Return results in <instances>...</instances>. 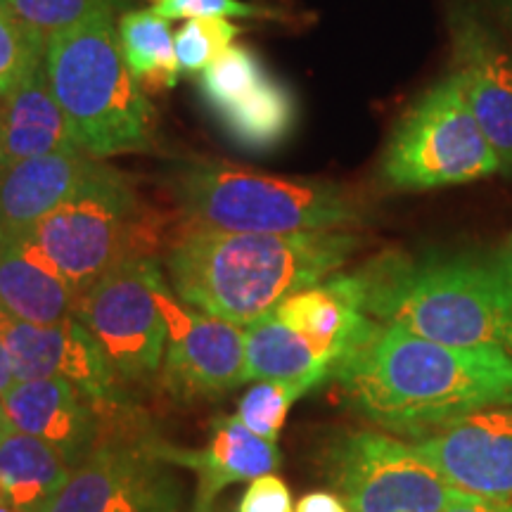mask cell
<instances>
[{"instance_id":"cell-1","label":"cell","mask_w":512,"mask_h":512,"mask_svg":"<svg viewBox=\"0 0 512 512\" xmlns=\"http://www.w3.org/2000/svg\"><path fill=\"white\" fill-rule=\"evenodd\" d=\"M332 380L356 413L382 432L430 439L467 415L512 406V358L458 349L377 323L337 361Z\"/></svg>"},{"instance_id":"cell-2","label":"cell","mask_w":512,"mask_h":512,"mask_svg":"<svg viewBox=\"0 0 512 512\" xmlns=\"http://www.w3.org/2000/svg\"><path fill=\"white\" fill-rule=\"evenodd\" d=\"M363 245L356 230L271 235L181 226L164 266L183 304L247 328L294 292L342 271Z\"/></svg>"},{"instance_id":"cell-3","label":"cell","mask_w":512,"mask_h":512,"mask_svg":"<svg viewBox=\"0 0 512 512\" xmlns=\"http://www.w3.org/2000/svg\"><path fill=\"white\" fill-rule=\"evenodd\" d=\"M354 273L363 309L377 323L512 358V264L505 252H389Z\"/></svg>"},{"instance_id":"cell-4","label":"cell","mask_w":512,"mask_h":512,"mask_svg":"<svg viewBox=\"0 0 512 512\" xmlns=\"http://www.w3.org/2000/svg\"><path fill=\"white\" fill-rule=\"evenodd\" d=\"M166 185L183 226L192 228L280 235L358 230L370 221L358 192L320 178L271 176L197 159L178 164Z\"/></svg>"},{"instance_id":"cell-5","label":"cell","mask_w":512,"mask_h":512,"mask_svg":"<svg viewBox=\"0 0 512 512\" xmlns=\"http://www.w3.org/2000/svg\"><path fill=\"white\" fill-rule=\"evenodd\" d=\"M46 72L83 152L105 162L155 143V107L126 64L114 15H98L50 36Z\"/></svg>"},{"instance_id":"cell-6","label":"cell","mask_w":512,"mask_h":512,"mask_svg":"<svg viewBox=\"0 0 512 512\" xmlns=\"http://www.w3.org/2000/svg\"><path fill=\"white\" fill-rule=\"evenodd\" d=\"M159 238L162 226L131 176L100 159L67 202L15 240L79 297L124 261L155 256Z\"/></svg>"},{"instance_id":"cell-7","label":"cell","mask_w":512,"mask_h":512,"mask_svg":"<svg viewBox=\"0 0 512 512\" xmlns=\"http://www.w3.org/2000/svg\"><path fill=\"white\" fill-rule=\"evenodd\" d=\"M496 174L501 162L453 72L403 112L380 159L382 183L396 192L463 185Z\"/></svg>"},{"instance_id":"cell-8","label":"cell","mask_w":512,"mask_h":512,"mask_svg":"<svg viewBox=\"0 0 512 512\" xmlns=\"http://www.w3.org/2000/svg\"><path fill=\"white\" fill-rule=\"evenodd\" d=\"M323 472L351 512H444L463 496L413 441L377 430L335 434Z\"/></svg>"},{"instance_id":"cell-9","label":"cell","mask_w":512,"mask_h":512,"mask_svg":"<svg viewBox=\"0 0 512 512\" xmlns=\"http://www.w3.org/2000/svg\"><path fill=\"white\" fill-rule=\"evenodd\" d=\"M164 285L157 256H136L76 297L74 318L91 332L119 382L147 380L164 366L169 342L159 299Z\"/></svg>"},{"instance_id":"cell-10","label":"cell","mask_w":512,"mask_h":512,"mask_svg":"<svg viewBox=\"0 0 512 512\" xmlns=\"http://www.w3.org/2000/svg\"><path fill=\"white\" fill-rule=\"evenodd\" d=\"M41 512H183V484L157 441H98Z\"/></svg>"},{"instance_id":"cell-11","label":"cell","mask_w":512,"mask_h":512,"mask_svg":"<svg viewBox=\"0 0 512 512\" xmlns=\"http://www.w3.org/2000/svg\"><path fill=\"white\" fill-rule=\"evenodd\" d=\"M200 95L221 131L256 155L283 145L297 126L294 93L245 46H230L204 69Z\"/></svg>"},{"instance_id":"cell-12","label":"cell","mask_w":512,"mask_h":512,"mask_svg":"<svg viewBox=\"0 0 512 512\" xmlns=\"http://www.w3.org/2000/svg\"><path fill=\"white\" fill-rule=\"evenodd\" d=\"M159 299L169 323L162 382L176 399H204L249 382L245 328L183 304L169 278Z\"/></svg>"},{"instance_id":"cell-13","label":"cell","mask_w":512,"mask_h":512,"mask_svg":"<svg viewBox=\"0 0 512 512\" xmlns=\"http://www.w3.org/2000/svg\"><path fill=\"white\" fill-rule=\"evenodd\" d=\"M0 342L8 349L17 382L62 377L95 408L119 403L117 373L91 332L76 318L57 325H36L0 311Z\"/></svg>"},{"instance_id":"cell-14","label":"cell","mask_w":512,"mask_h":512,"mask_svg":"<svg viewBox=\"0 0 512 512\" xmlns=\"http://www.w3.org/2000/svg\"><path fill=\"white\" fill-rule=\"evenodd\" d=\"M451 72L494 147L501 174L512 176V50L475 10H451Z\"/></svg>"},{"instance_id":"cell-15","label":"cell","mask_w":512,"mask_h":512,"mask_svg":"<svg viewBox=\"0 0 512 512\" xmlns=\"http://www.w3.org/2000/svg\"><path fill=\"white\" fill-rule=\"evenodd\" d=\"M453 489L512 501V406H494L413 441Z\"/></svg>"},{"instance_id":"cell-16","label":"cell","mask_w":512,"mask_h":512,"mask_svg":"<svg viewBox=\"0 0 512 512\" xmlns=\"http://www.w3.org/2000/svg\"><path fill=\"white\" fill-rule=\"evenodd\" d=\"M3 411L10 430L55 446L74 467L100 441L95 406L62 377L15 382L3 394Z\"/></svg>"},{"instance_id":"cell-17","label":"cell","mask_w":512,"mask_h":512,"mask_svg":"<svg viewBox=\"0 0 512 512\" xmlns=\"http://www.w3.org/2000/svg\"><path fill=\"white\" fill-rule=\"evenodd\" d=\"M100 159L53 152L0 166V240H15L69 200Z\"/></svg>"},{"instance_id":"cell-18","label":"cell","mask_w":512,"mask_h":512,"mask_svg":"<svg viewBox=\"0 0 512 512\" xmlns=\"http://www.w3.org/2000/svg\"><path fill=\"white\" fill-rule=\"evenodd\" d=\"M157 451L171 465H185L197 475V491L192 512H211L216 496L230 484L252 482L261 475H271L283 463L275 441L256 437L242 425L238 415L214 422L207 446L188 448L166 446L157 441Z\"/></svg>"},{"instance_id":"cell-19","label":"cell","mask_w":512,"mask_h":512,"mask_svg":"<svg viewBox=\"0 0 512 512\" xmlns=\"http://www.w3.org/2000/svg\"><path fill=\"white\" fill-rule=\"evenodd\" d=\"M271 313L290 330L330 351L337 361L375 325L363 309V290L354 271H339L323 283L294 292Z\"/></svg>"},{"instance_id":"cell-20","label":"cell","mask_w":512,"mask_h":512,"mask_svg":"<svg viewBox=\"0 0 512 512\" xmlns=\"http://www.w3.org/2000/svg\"><path fill=\"white\" fill-rule=\"evenodd\" d=\"M72 150L81 147L57 105L43 55V60L0 98V166Z\"/></svg>"},{"instance_id":"cell-21","label":"cell","mask_w":512,"mask_h":512,"mask_svg":"<svg viewBox=\"0 0 512 512\" xmlns=\"http://www.w3.org/2000/svg\"><path fill=\"white\" fill-rule=\"evenodd\" d=\"M76 292L22 242L0 240V311L36 325L74 318Z\"/></svg>"},{"instance_id":"cell-22","label":"cell","mask_w":512,"mask_h":512,"mask_svg":"<svg viewBox=\"0 0 512 512\" xmlns=\"http://www.w3.org/2000/svg\"><path fill=\"white\" fill-rule=\"evenodd\" d=\"M247 380L304 382L318 387L332 377L337 358L266 313L245 328Z\"/></svg>"},{"instance_id":"cell-23","label":"cell","mask_w":512,"mask_h":512,"mask_svg":"<svg viewBox=\"0 0 512 512\" xmlns=\"http://www.w3.org/2000/svg\"><path fill=\"white\" fill-rule=\"evenodd\" d=\"M72 472L69 458L46 441L10 427L0 439V496L19 512H41Z\"/></svg>"},{"instance_id":"cell-24","label":"cell","mask_w":512,"mask_h":512,"mask_svg":"<svg viewBox=\"0 0 512 512\" xmlns=\"http://www.w3.org/2000/svg\"><path fill=\"white\" fill-rule=\"evenodd\" d=\"M117 29L126 64L147 95L171 91L181 76V67L169 19L152 10H128L119 17Z\"/></svg>"},{"instance_id":"cell-25","label":"cell","mask_w":512,"mask_h":512,"mask_svg":"<svg viewBox=\"0 0 512 512\" xmlns=\"http://www.w3.org/2000/svg\"><path fill=\"white\" fill-rule=\"evenodd\" d=\"M12 15L50 38L98 15L121 17L133 10V0H5Z\"/></svg>"},{"instance_id":"cell-26","label":"cell","mask_w":512,"mask_h":512,"mask_svg":"<svg viewBox=\"0 0 512 512\" xmlns=\"http://www.w3.org/2000/svg\"><path fill=\"white\" fill-rule=\"evenodd\" d=\"M311 389L304 382H256L240 399L238 418L256 437L278 441L290 408Z\"/></svg>"},{"instance_id":"cell-27","label":"cell","mask_w":512,"mask_h":512,"mask_svg":"<svg viewBox=\"0 0 512 512\" xmlns=\"http://www.w3.org/2000/svg\"><path fill=\"white\" fill-rule=\"evenodd\" d=\"M240 36V27L226 17L185 19L174 34V46L181 74H202L211 62H216Z\"/></svg>"},{"instance_id":"cell-28","label":"cell","mask_w":512,"mask_h":512,"mask_svg":"<svg viewBox=\"0 0 512 512\" xmlns=\"http://www.w3.org/2000/svg\"><path fill=\"white\" fill-rule=\"evenodd\" d=\"M48 38L15 15H0V98L17 86L46 55Z\"/></svg>"},{"instance_id":"cell-29","label":"cell","mask_w":512,"mask_h":512,"mask_svg":"<svg viewBox=\"0 0 512 512\" xmlns=\"http://www.w3.org/2000/svg\"><path fill=\"white\" fill-rule=\"evenodd\" d=\"M150 10L164 19H197V17H247V19H280V12L242 3V0H150Z\"/></svg>"},{"instance_id":"cell-30","label":"cell","mask_w":512,"mask_h":512,"mask_svg":"<svg viewBox=\"0 0 512 512\" xmlns=\"http://www.w3.org/2000/svg\"><path fill=\"white\" fill-rule=\"evenodd\" d=\"M235 512H294L292 491L278 475H261L249 482Z\"/></svg>"},{"instance_id":"cell-31","label":"cell","mask_w":512,"mask_h":512,"mask_svg":"<svg viewBox=\"0 0 512 512\" xmlns=\"http://www.w3.org/2000/svg\"><path fill=\"white\" fill-rule=\"evenodd\" d=\"M294 512H351L335 491H309L294 505Z\"/></svg>"},{"instance_id":"cell-32","label":"cell","mask_w":512,"mask_h":512,"mask_svg":"<svg viewBox=\"0 0 512 512\" xmlns=\"http://www.w3.org/2000/svg\"><path fill=\"white\" fill-rule=\"evenodd\" d=\"M444 512H512V501H491V498L460 496Z\"/></svg>"},{"instance_id":"cell-33","label":"cell","mask_w":512,"mask_h":512,"mask_svg":"<svg viewBox=\"0 0 512 512\" xmlns=\"http://www.w3.org/2000/svg\"><path fill=\"white\" fill-rule=\"evenodd\" d=\"M15 382H17V377H15V370H12L10 354H8V349H5V344L0 342V396L8 392Z\"/></svg>"},{"instance_id":"cell-34","label":"cell","mask_w":512,"mask_h":512,"mask_svg":"<svg viewBox=\"0 0 512 512\" xmlns=\"http://www.w3.org/2000/svg\"><path fill=\"white\" fill-rule=\"evenodd\" d=\"M8 432V420H5V411H3V396H0V439L5 437Z\"/></svg>"},{"instance_id":"cell-35","label":"cell","mask_w":512,"mask_h":512,"mask_svg":"<svg viewBox=\"0 0 512 512\" xmlns=\"http://www.w3.org/2000/svg\"><path fill=\"white\" fill-rule=\"evenodd\" d=\"M0 15H12L10 8H8V3H5V0H0Z\"/></svg>"},{"instance_id":"cell-36","label":"cell","mask_w":512,"mask_h":512,"mask_svg":"<svg viewBox=\"0 0 512 512\" xmlns=\"http://www.w3.org/2000/svg\"><path fill=\"white\" fill-rule=\"evenodd\" d=\"M505 254H508V259H510V264H512V238L508 242V247H505Z\"/></svg>"},{"instance_id":"cell-37","label":"cell","mask_w":512,"mask_h":512,"mask_svg":"<svg viewBox=\"0 0 512 512\" xmlns=\"http://www.w3.org/2000/svg\"><path fill=\"white\" fill-rule=\"evenodd\" d=\"M510 8H512V0H510Z\"/></svg>"}]
</instances>
